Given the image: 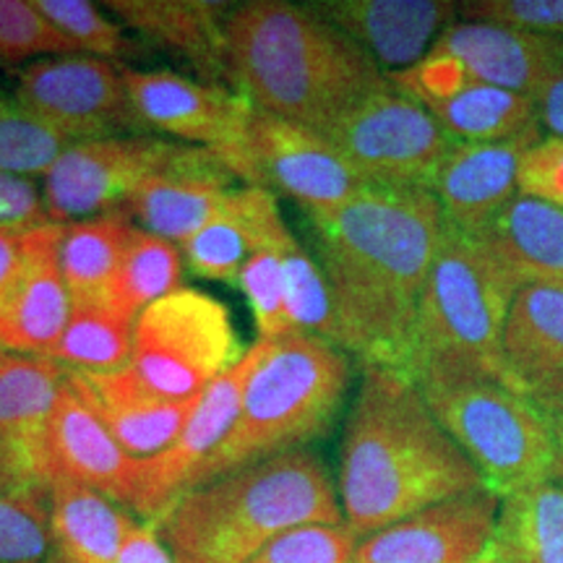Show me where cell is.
<instances>
[{
    "label": "cell",
    "instance_id": "obj_1",
    "mask_svg": "<svg viewBox=\"0 0 563 563\" xmlns=\"http://www.w3.org/2000/svg\"><path fill=\"white\" fill-rule=\"evenodd\" d=\"M332 287L342 350L407 371L422 290L443 235L441 203L420 188H376L308 214Z\"/></svg>",
    "mask_w": 563,
    "mask_h": 563
},
{
    "label": "cell",
    "instance_id": "obj_2",
    "mask_svg": "<svg viewBox=\"0 0 563 563\" xmlns=\"http://www.w3.org/2000/svg\"><path fill=\"white\" fill-rule=\"evenodd\" d=\"M483 475L402 371L363 365L340 449L344 525L357 538L467 493Z\"/></svg>",
    "mask_w": 563,
    "mask_h": 563
},
{
    "label": "cell",
    "instance_id": "obj_3",
    "mask_svg": "<svg viewBox=\"0 0 563 563\" xmlns=\"http://www.w3.org/2000/svg\"><path fill=\"white\" fill-rule=\"evenodd\" d=\"M232 89L266 115L327 131L391 79L308 3L251 0L228 16Z\"/></svg>",
    "mask_w": 563,
    "mask_h": 563
},
{
    "label": "cell",
    "instance_id": "obj_4",
    "mask_svg": "<svg viewBox=\"0 0 563 563\" xmlns=\"http://www.w3.org/2000/svg\"><path fill=\"white\" fill-rule=\"evenodd\" d=\"M308 525H344L340 488L308 449L180 493L152 522L173 563H249L279 534Z\"/></svg>",
    "mask_w": 563,
    "mask_h": 563
},
{
    "label": "cell",
    "instance_id": "obj_5",
    "mask_svg": "<svg viewBox=\"0 0 563 563\" xmlns=\"http://www.w3.org/2000/svg\"><path fill=\"white\" fill-rule=\"evenodd\" d=\"M262 342V361L245 386L235 426L196 470L186 490L269 456L306 449L327 433L342 407L350 384L344 350L311 334Z\"/></svg>",
    "mask_w": 563,
    "mask_h": 563
},
{
    "label": "cell",
    "instance_id": "obj_6",
    "mask_svg": "<svg viewBox=\"0 0 563 563\" xmlns=\"http://www.w3.org/2000/svg\"><path fill=\"white\" fill-rule=\"evenodd\" d=\"M517 290V279L481 238L443 222L415 321L407 376L415 382L428 373H473L511 386L504 327Z\"/></svg>",
    "mask_w": 563,
    "mask_h": 563
},
{
    "label": "cell",
    "instance_id": "obj_7",
    "mask_svg": "<svg viewBox=\"0 0 563 563\" xmlns=\"http://www.w3.org/2000/svg\"><path fill=\"white\" fill-rule=\"evenodd\" d=\"M415 384L498 498L553 475L551 426L522 391L473 373H428Z\"/></svg>",
    "mask_w": 563,
    "mask_h": 563
},
{
    "label": "cell",
    "instance_id": "obj_8",
    "mask_svg": "<svg viewBox=\"0 0 563 563\" xmlns=\"http://www.w3.org/2000/svg\"><path fill=\"white\" fill-rule=\"evenodd\" d=\"M243 355L228 308L194 287L152 302L133 323L131 365L167 397H196L235 368Z\"/></svg>",
    "mask_w": 563,
    "mask_h": 563
},
{
    "label": "cell",
    "instance_id": "obj_9",
    "mask_svg": "<svg viewBox=\"0 0 563 563\" xmlns=\"http://www.w3.org/2000/svg\"><path fill=\"white\" fill-rule=\"evenodd\" d=\"M363 183L433 191L454 139L415 97L397 87L365 97L321 131Z\"/></svg>",
    "mask_w": 563,
    "mask_h": 563
},
{
    "label": "cell",
    "instance_id": "obj_10",
    "mask_svg": "<svg viewBox=\"0 0 563 563\" xmlns=\"http://www.w3.org/2000/svg\"><path fill=\"white\" fill-rule=\"evenodd\" d=\"M123 81L146 129L209 150L238 180L249 183L256 108L243 95L173 70L123 68Z\"/></svg>",
    "mask_w": 563,
    "mask_h": 563
},
{
    "label": "cell",
    "instance_id": "obj_11",
    "mask_svg": "<svg viewBox=\"0 0 563 563\" xmlns=\"http://www.w3.org/2000/svg\"><path fill=\"white\" fill-rule=\"evenodd\" d=\"M13 102L76 144L150 133L125 89L123 68L87 55L24 66L16 76Z\"/></svg>",
    "mask_w": 563,
    "mask_h": 563
},
{
    "label": "cell",
    "instance_id": "obj_12",
    "mask_svg": "<svg viewBox=\"0 0 563 563\" xmlns=\"http://www.w3.org/2000/svg\"><path fill=\"white\" fill-rule=\"evenodd\" d=\"M186 150L180 141L110 136L70 144L42 175V201L51 222L68 224L123 211L141 183L170 167Z\"/></svg>",
    "mask_w": 563,
    "mask_h": 563
},
{
    "label": "cell",
    "instance_id": "obj_13",
    "mask_svg": "<svg viewBox=\"0 0 563 563\" xmlns=\"http://www.w3.org/2000/svg\"><path fill=\"white\" fill-rule=\"evenodd\" d=\"M245 186L287 196L298 201L306 214H316L352 201L368 183H363L321 131L256 110Z\"/></svg>",
    "mask_w": 563,
    "mask_h": 563
},
{
    "label": "cell",
    "instance_id": "obj_14",
    "mask_svg": "<svg viewBox=\"0 0 563 563\" xmlns=\"http://www.w3.org/2000/svg\"><path fill=\"white\" fill-rule=\"evenodd\" d=\"M66 365L0 347V496L51 488L47 431Z\"/></svg>",
    "mask_w": 563,
    "mask_h": 563
},
{
    "label": "cell",
    "instance_id": "obj_15",
    "mask_svg": "<svg viewBox=\"0 0 563 563\" xmlns=\"http://www.w3.org/2000/svg\"><path fill=\"white\" fill-rule=\"evenodd\" d=\"M389 79L431 112L454 141L496 144L543 131L532 97L467 79L446 58L428 55L418 66L389 74Z\"/></svg>",
    "mask_w": 563,
    "mask_h": 563
},
{
    "label": "cell",
    "instance_id": "obj_16",
    "mask_svg": "<svg viewBox=\"0 0 563 563\" xmlns=\"http://www.w3.org/2000/svg\"><path fill=\"white\" fill-rule=\"evenodd\" d=\"M262 350L264 342L258 340L245 350L243 361L235 368H230L201 391L199 405L188 418L186 428L165 452L152 460H139V483L131 511L154 522L186 490L196 470L209 460L211 452L228 439L235 426L238 415H241L243 391L249 386L253 368L262 361Z\"/></svg>",
    "mask_w": 563,
    "mask_h": 563
},
{
    "label": "cell",
    "instance_id": "obj_17",
    "mask_svg": "<svg viewBox=\"0 0 563 563\" xmlns=\"http://www.w3.org/2000/svg\"><path fill=\"white\" fill-rule=\"evenodd\" d=\"M498 509L488 488L452 498L361 540L350 563H481Z\"/></svg>",
    "mask_w": 563,
    "mask_h": 563
},
{
    "label": "cell",
    "instance_id": "obj_18",
    "mask_svg": "<svg viewBox=\"0 0 563 563\" xmlns=\"http://www.w3.org/2000/svg\"><path fill=\"white\" fill-rule=\"evenodd\" d=\"M63 224L26 232L24 256L0 290V347L19 355L53 357L70 319V295L60 269Z\"/></svg>",
    "mask_w": 563,
    "mask_h": 563
},
{
    "label": "cell",
    "instance_id": "obj_19",
    "mask_svg": "<svg viewBox=\"0 0 563 563\" xmlns=\"http://www.w3.org/2000/svg\"><path fill=\"white\" fill-rule=\"evenodd\" d=\"M47 460L51 485L55 481L87 485L131 509L139 483V460L125 454L121 443L112 439L108 426L91 407L76 368H68L55 399L47 431Z\"/></svg>",
    "mask_w": 563,
    "mask_h": 563
},
{
    "label": "cell",
    "instance_id": "obj_20",
    "mask_svg": "<svg viewBox=\"0 0 563 563\" xmlns=\"http://www.w3.org/2000/svg\"><path fill=\"white\" fill-rule=\"evenodd\" d=\"M428 55L452 60L467 79L532 100L563 70V40L498 21H456Z\"/></svg>",
    "mask_w": 563,
    "mask_h": 563
},
{
    "label": "cell",
    "instance_id": "obj_21",
    "mask_svg": "<svg viewBox=\"0 0 563 563\" xmlns=\"http://www.w3.org/2000/svg\"><path fill=\"white\" fill-rule=\"evenodd\" d=\"M235 180L209 150L186 144L170 167L141 183L123 211L141 230L183 245L230 207Z\"/></svg>",
    "mask_w": 563,
    "mask_h": 563
},
{
    "label": "cell",
    "instance_id": "obj_22",
    "mask_svg": "<svg viewBox=\"0 0 563 563\" xmlns=\"http://www.w3.org/2000/svg\"><path fill=\"white\" fill-rule=\"evenodd\" d=\"M308 5L394 74L426 60L460 19V3L452 0H319Z\"/></svg>",
    "mask_w": 563,
    "mask_h": 563
},
{
    "label": "cell",
    "instance_id": "obj_23",
    "mask_svg": "<svg viewBox=\"0 0 563 563\" xmlns=\"http://www.w3.org/2000/svg\"><path fill=\"white\" fill-rule=\"evenodd\" d=\"M121 19L146 47H159L186 63L199 81L232 89L228 16L220 0H108L102 5ZM235 91V89H232Z\"/></svg>",
    "mask_w": 563,
    "mask_h": 563
},
{
    "label": "cell",
    "instance_id": "obj_24",
    "mask_svg": "<svg viewBox=\"0 0 563 563\" xmlns=\"http://www.w3.org/2000/svg\"><path fill=\"white\" fill-rule=\"evenodd\" d=\"M543 139L532 133L496 144L454 141L433 186L443 222L464 235H481L519 196V165Z\"/></svg>",
    "mask_w": 563,
    "mask_h": 563
},
{
    "label": "cell",
    "instance_id": "obj_25",
    "mask_svg": "<svg viewBox=\"0 0 563 563\" xmlns=\"http://www.w3.org/2000/svg\"><path fill=\"white\" fill-rule=\"evenodd\" d=\"M509 382L545 415L563 407V282L525 285L514 295L504 327Z\"/></svg>",
    "mask_w": 563,
    "mask_h": 563
},
{
    "label": "cell",
    "instance_id": "obj_26",
    "mask_svg": "<svg viewBox=\"0 0 563 563\" xmlns=\"http://www.w3.org/2000/svg\"><path fill=\"white\" fill-rule=\"evenodd\" d=\"M79 378L95 412L133 460H152L165 452L186 428L201 397L178 399L159 394L133 365L110 373L79 371Z\"/></svg>",
    "mask_w": 563,
    "mask_h": 563
},
{
    "label": "cell",
    "instance_id": "obj_27",
    "mask_svg": "<svg viewBox=\"0 0 563 563\" xmlns=\"http://www.w3.org/2000/svg\"><path fill=\"white\" fill-rule=\"evenodd\" d=\"M477 238L519 287L563 282V207L519 194Z\"/></svg>",
    "mask_w": 563,
    "mask_h": 563
},
{
    "label": "cell",
    "instance_id": "obj_28",
    "mask_svg": "<svg viewBox=\"0 0 563 563\" xmlns=\"http://www.w3.org/2000/svg\"><path fill=\"white\" fill-rule=\"evenodd\" d=\"M139 522L87 485H51V563H115Z\"/></svg>",
    "mask_w": 563,
    "mask_h": 563
},
{
    "label": "cell",
    "instance_id": "obj_29",
    "mask_svg": "<svg viewBox=\"0 0 563 563\" xmlns=\"http://www.w3.org/2000/svg\"><path fill=\"white\" fill-rule=\"evenodd\" d=\"M481 563H563V477L501 498L496 532Z\"/></svg>",
    "mask_w": 563,
    "mask_h": 563
},
{
    "label": "cell",
    "instance_id": "obj_30",
    "mask_svg": "<svg viewBox=\"0 0 563 563\" xmlns=\"http://www.w3.org/2000/svg\"><path fill=\"white\" fill-rule=\"evenodd\" d=\"M139 224L125 211L63 224L60 269L70 308H104V298L131 249Z\"/></svg>",
    "mask_w": 563,
    "mask_h": 563
},
{
    "label": "cell",
    "instance_id": "obj_31",
    "mask_svg": "<svg viewBox=\"0 0 563 563\" xmlns=\"http://www.w3.org/2000/svg\"><path fill=\"white\" fill-rule=\"evenodd\" d=\"M183 251L178 243L141 230L133 235L121 269L112 279L104 308L136 323L139 313L175 290L183 279Z\"/></svg>",
    "mask_w": 563,
    "mask_h": 563
},
{
    "label": "cell",
    "instance_id": "obj_32",
    "mask_svg": "<svg viewBox=\"0 0 563 563\" xmlns=\"http://www.w3.org/2000/svg\"><path fill=\"white\" fill-rule=\"evenodd\" d=\"M133 321L108 308H70V319L51 361L87 373H110L131 365Z\"/></svg>",
    "mask_w": 563,
    "mask_h": 563
},
{
    "label": "cell",
    "instance_id": "obj_33",
    "mask_svg": "<svg viewBox=\"0 0 563 563\" xmlns=\"http://www.w3.org/2000/svg\"><path fill=\"white\" fill-rule=\"evenodd\" d=\"M282 269H285L287 313H290L295 332L319 336V340L342 350L334 295L319 258L302 249L295 238L282 253Z\"/></svg>",
    "mask_w": 563,
    "mask_h": 563
},
{
    "label": "cell",
    "instance_id": "obj_34",
    "mask_svg": "<svg viewBox=\"0 0 563 563\" xmlns=\"http://www.w3.org/2000/svg\"><path fill=\"white\" fill-rule=\"evenodd\" d=\"M37 9L58 26L74 51L87 58L129 63L146 58L150 47L133 40L102 5L89 0H34Z\"/></svg>",
    "mask_w": 563,
    "mask_h": 563
},
{
    "label": "cell",
    "instance_id": "obj_35",
    "mask_svg": "<svg viewBox=\"0 0 563 563\" xmlns=\"http://www.w3.org/2000/svg\"><path fill=\"white\" fill-rule=\"evenodd\" d=\"M290 241H295L292 230L253 243L249 262H245L241 279H238L245 298H249L258 340H282L287 334H298L292 329L290 313H287L285 269H282V253Z\"/></svg>",
    "mask_w": 563,
    "mask_h": 563
},
{
    "label": "cell",
    "instance_id": "obj_36",
    "mask_svg": "<svg viewBox=\"0 0 563 563\" xmlns=\"http://www.w3.org/2000/svg\"><path fill=\"white\" fill-rule=\"evenodd\" d=\"M183 258L194 274L214 282H238L251 253V235L245 224V196L238 188L230 207L180 245Z\"/></svg>",
    "mask_w": 563,
    "mask_h": 563
},
{
    "label": "cell",
    "instance_id": "obj_37",
    "mask_svg": "<svg viewBox=\"0 0 563 563\" xmlns=\"http://www.w3.org/2000/svg\"><path fill=\"white\" fill-rule=\"evenodd\" d=\"M70 144L76 141L66 133L55 131L0 95V173L42 178Z\"/></svg>",
    "mask_w": 563,
    "mask_h": 563
},
{
    "label": "cell",
    "instance_id": "obj_38",
    "mask_svg": "<svg viewBox=\"0 0 563 563\" xmlns=\"http://www.w3.org/2000/svg\"><path fill=\"white\" fill-rule=\"evenodd\" d=\"M51 488L0 496V563H47Z\"/></svg>",
    "mask_w": 563,
    "mask_h": 563
},
{
    "label": "cell",
    "instance_id": "obj_39",
    "mask_svg": "<svg viewBox=\"0 0 563 563\" xmlns=\"http://www.w3.org/2000/svg\"><path fill=\"white\" fill-rule=\"evenodd\" d=\"M79 55L34 0H0V63L21 66Z\"/></svg>",
    "mask_w": 563,
    "mask_h": 563
},
{
    "label": "cell",
    "instance_id": "obj_40",
    "mask_svg": "<svg viewBox=\"0 0 563 563\" xmlns=\"http://www.w3.org/2000/svg\"><path fill=\"white\" fill-rule=\"evenodd\" d=\"M357 545L347 525H308L279 534L249 563H350Z\"/></svg>",
    "mask_w": 563,
    "mask_h": 563
},
{
    "label": "cell",
    "instance_id": "obj_41",
    "mask_svg": "<svg viewBox=\"0 0 563 563\" xmlns=\"http://www.w3.org/2000/svg\"><path fill=\"white\" fill-rule=\"evenodd\" d=\"M467 21H498L563 40V0H470L460 3Z\"/></svg>",
    "mask_w": 563,
    "mask_h": 563
},
{
    "label": "cell",
    "instance_id": "obj_42",
    "mask_svg": "<svg viewBox=\"0 0 563 563\" xmlns=\"http://www.w3.org/2000/svg\"><path fill=\"white\" fill-rule=\"evenodd\" d=\"M519 194L563 207V139L545 136L519 165Z\"/></svg>",
    "mask_w": 563,
    "mask_h": 563
},
{
    "label": "cell",
    "instance_id": "obj_43",
    "mask_svg": "<svg viewBox=\"0 0 563 563\" xmlns=\"http://www.w3.org/2000/svg\"><path fill=\"white\" fill-rule=\"evenodd\" d=\"M45 222H51V217L45 211L37 180L0 173V224L34 228Z\"/></svg>",
    "mask_w": 563,
    "mask_h": 563
},
{
    "label": "cell",
    "instance_id": "obj_44",
    "mask_svg": "<svg viewBox=\"0 0 563 563\" xmlns=\"http://www.w3.org/2000/svg\"><path fill=\"white\" fill-rule=\"evenodd\" d=\"M115 563H173V555L162 545L152 525H139L123 543Z\"/></svg>",
    "mask_w": 563,
    "mask_h": 563
},
{
    "label": "cell",
    "instance_id": "obj_45",
    "mask_svg": "<svg viewBox=\"0 0 563 563\" xmlns=\"http://www.w3.org/2000/svg\"><path fill=\"white\" fill-rule=\"evenodd\" d=\"M534 104H538L540 129H543L548 136L563 139V70H559V74L534 95Z\"/></svg>",
    "mask_w": 563,
    "mask_h": 563
},
{
    "label": "cell",
    "instance_id": "obj_46",
    "mask_svg": "<svg viewBox=\"0 0 563 563\" xmlns=\"http://www.w3.org/2000/svg\"><path fill=\"white\" fill-rule=\"evenodd\" d=\"M30 230L32 228H21V224H0V290L9 285L13 272L19 269L21 256H24L26 232Z\"/></svg>",
    "mask_w": 563,
    "mask_h": 563
},
{
    "label": "cell",
    "instance_id": "obj_47",
    "mask_svg": "<svg viewBox=\"0 0 563 563\" xmlns=\"http://www.w3.org/2000/svg\"><path fill=\"white\" fill-rule=\"evenodd\" d=\"M548 426H551V433L555 441V464H553L551 477H563V407L548 418Z\"/></svg>",
    "mask_w": 563,
    "mask_h": 563
}]
</instances>
